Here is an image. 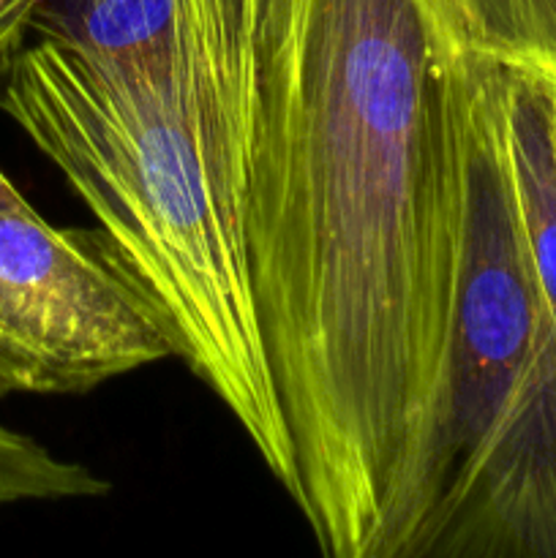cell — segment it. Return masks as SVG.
<instances>
[{"label":"cell","instance_id":"cell-2","mask_svg":"<svg viewBox=\"0 0 556 558\" xmlns=\"http://www.w3.org/2000/svg\"><path fill=\"white\" fill-rule=\"evenodd\" d=\"M251 36L245 0H189L172 47L125 58L31 41L0 109L60 169L292 499L294 450L251 292L243 229Z\"/></svg>","mask_w":556,"mask_h":558},{"label":"cell","instance_id":"cell-1","mask_svg":"<svg viewBox=\"0 0 556 558\" xmlns=\"http://www.w3.org/2000/svg\"><path fill=\"white\" fill-rule=\"evenodd\" d=\"M243 229L322 558H360L418 463L450 338L456 52L425 0H245Z\"/></svg>","mask_w":556,"mask_h":558},{"label":"cell","instance_id":"cell-8","mask_svg":"<svg viewBox=\"0 0 556 558\" xmlns=\"http://www.w3.org/2000/svg\"><path fill=\"white\" fill-rule=\"evenodd\" d=\"M551 76V80H554V93H556V74H548Z\"/></svg>","mask_w":556,"mask_h":558},{"label":"cell","instance_id":"cell-5","mask_svg":"<svg viewBox=\"0 0 556 558\" xmlns=\"http://www.w3.org/2000/svg\"><path fill=\"white\" fill-rule=\"evenodd\" d=\"M458 52L556 74V0H425Z\"/></svg>","mask_w":556,"mask_h":558},{"label":"cell","instance_id":"cell-3","mask_svg":"<svg viewBox=\"0 0 556 558\" xmlns=\"http://www.w3.org/2000/svg\"><path fill=\"white\" fill-rule=\"evenodd\" d=\"M461 221L418 463L360 558H556V311L507 153L501 65L456 52Z\"/></svg>","mask_w":556,"mask_h":558},{"label":"cell","instance_id":"cell-6","mask_svg":"<svg viewBox=\"0 0 556 558\" xmlns=\"http://www.w3.org/2000/svg\"><path fill=\"white\" fill-rule=\"evenodd\" d=\"M112 485L90 466L58 456L31 434L0 423V510L101 499Z\"/></svg>","mask_w":556,"mask_h":558},{"label":"cell","instance_id":"cell-4","mask_svg":"<svg viewBox=\"0 0 556 558\" xmlns=\"http://www.w3.org/2000/svg\"><path fill=\"white\" fill-rule=\"evenodd\" d=\"M178 357L101 232L0 213V398L80 396Z\"/></svg>","mask_w":556,"mask_h":558},{"label":"cell","instance_id":"cell-7","mask_svg":"<svg viewBox=\"0 0 556 558\" xmlns=\"http://www.w3.org/2000/svg\"><path fill=\"white\" fill-rule=\"evenodd\" d=\"M9 210H31V202L20 194V189L0 169V213Z\"/></svg>","mask_w":556,"mask_h":558}]
</instances>
